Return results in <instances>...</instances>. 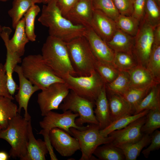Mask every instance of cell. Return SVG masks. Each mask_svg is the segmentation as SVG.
Instances as JSON below:
<instances>
[{
	"instance_id": "1",
	"label": "cell",
	"mask_w": 160,
	"mask_h": 160,
	"mask_svg": "<svg viewBox=\"0 0 160 160\" xmlns=\"http://www.w3.org/2000/svg\"><path fill=\"white\" fill-rule=\"evenodd\" d=\"M57 0H49L43 6L38 21L48 28L49 35L65 42L84 36L87 28L73 24L61 13L57 4Z\"/></svg>"
},
{
	"instance_id": "2",
	"label": "cell",
	"mask_w": 160,
	"mask_h": 160,
	"mask_svg": "<svg viewBox=\"0 0 160 160\" xmlns=\"http://www.w3.org/2000/svg\"><path fill=\"white\" fill-rule=\"evenodd\" d=\"M41 52L44 61L57 76L63 79L68 74L77 76L72 66L65 42L49 36Z\"/></svg>"
},
{
	"instance_id": "3",
	"label": "cell",
	"mask_w": 160,
	"mask_h": 160,
	"mask_svg": "<svg viewBox=\"0 0 160 160\" xmlns=\"http://www.w3.org/2000/svg\"><path fill=\"white\" fill-rule=\"evenodd\" d=\"M20 114L18 113L9 121L7 127L1 130L0 139L5 140L11 146L10 156L23 160L27 153L29 120Z\"/></svg>"
},
{
	"instance_id": "4",
	"label": "cell",
	"mask_w": 160,
	"mask_h": 160,
	"mask_svg": "<svg viewBox=\"0 0 160 160\" xmlns=\"http://www.w3.org/2000/svg\"><path fill=\"white\" fill-rule=\"evenodd\" d=\"M20 65L24 76L32 84L42 90L56 82H65L56 75L46 64L41 55H31L25 57Z\"/></svg>"
},
{
	"instance_id": "5",
	"label": "cell",
	"mask_w": 160,
	"mask_h": 160,
	"mask_svg": "<svg viewBox=\"0 0 160 160\" xmlns=\"http://www.w3.org/2000/svg\"><path fill=\"white\" fill-rule=\"evenodd\" d=\"M71 62L77 76L90 75L95 70L97 59L84 36L65 42Z\"/></svg>"
},
{
	"instance_id": "6",
	"label": "cell",
	"mask_w": 160,
	"mask_h": 160,
	"mask_svg": "<svg viewBox=\"0 0 160 160\" xmlns=\"http://www.w3.org/2000/svg\"><path fill=\"white\" fill-rule=\"evenodd\" d=\"M70 130L79 143L82 153L80 160H95L92 155L96 149L113 140L111 137H104L100 134L98 124H89L82 130L71 127Z\"/></svg>"
},
{
	"instance_id": "7",
	"label": "cell",
	"mask_w": 160,
	"mask_h": 160,
	"mask_svg": "<svg viewBox=\"0 0 160 160\" xmlns=\"http://www.w3.org/2000/svg\"><path fill=\"white\" fill-rule=\"evenodd\" d=\"M63 79L70 90L79 96L95 102L105 85L95 70L88 76H75L68 74Z\"/></svg>"
},
{
	"instance_id": "8",
	"label": "cell",
	"mask_w": 160,
	"mask_h": 160,
	"mask_svg": "<svg viewBox=\"0 0 160 160\" xmlns=\"http://www.w3.org/2000/svg\"><path fill=\"white\" fill-rule=\"evenodd\" d=\"M63 102L59 109L63 112L70 110L79 115L75 121L77 126H83L86 123L98 124L94 113L95 102L79 96L71 90Z\"/></svg>"
},
{
	"instance_id": "9",
	"label": "cell",
	"mask_w": 160,
	"mask_h": 160,
	"mask_svg": "<svg viewBox=\"0 0 160 160\" xmlns=\"http://www.w3.org/2000/svg\"><path fill=\"white\" fill-rule=\"evenodd\" d=\"M79 115L70 110H67L62 113L52 111H49L44 116L43 119L39 123L42 129L39 134L44 137V140H49V131L55 128H58L65 131L71 135L70 130L73 127L79 130L84 129L86 126H79L75 123L76 119Z\"/></svg>"
},
{
	"instance_id": "10",
	"label": "cell",
	"mask_w": 160,
	"mask_h": 160,
	"mask_svg": "<svg viewBox=\"0 0 160 160\" xmlns=\"http://www.w3.org/2000/svg\"><path fill=\"white\" fill-rule=\"evenodd\" d=\"M154 28L143 20L134 37L132 52L138 65L146 68L153 43Z\"/></svg>"
},
{
	"instance_id": "11",
	"label": "cell",
	"mask_w": 160,
	"mask_h": 160,
	"mask_svg": "<svg viewBox=\"0 0 160 160\" xmlns=\"http://www.w3.org/2000/svg\"><path fill=\"white\" fill-rule=\"evenodd\" d=\"M41 90L38 94L37 102L44 116L49 111L59 109L70 89L65 82L53 83Z\"/></svg>"
},
{
	"instance_id": "12",
	"label": "cell",
	"mask_w": 160,
	"mask_h": 160,
	"mask_svg": "<svg viewBox=\"0 0 160 160\" xmlns=\"http://www.w3.org/2000/svg\"><path fill=\"white\" fill-rule=\"evenodd\" d=\"M146 115L136 119L124 127L110 133L108 136L113 138L111 142L113 144L120 148L140 140L143 135L141 129L146 121Z\"/></svg>"
},
{
	"instance_id": "13",
	"label": "cell",
	"mask_w": 160,
	"mask_h": 160,
	"mask_svg": "<svg viewBox=\"0 0 160 160\" xmlns=\"http://www.w3.org/2000/svg\"><path fill=\"white\" fill-rule=\"evenodd\" d=\"M15 29L14 34L10 39L9 36L12 30L9 27H3L0 36L4 43L7 50L21 57L24 55L25 45L29 41L25 33L23 17L18 22Z\"/></svg>"
},
{
	"instance_id": "14",
	"label": "cell",
	"mask_w": 160,
	"mask_h": 160,
	"mask_svg": "<svg viewBox=\"0 0 160 160\" xmlns=\"http://www.w3.org/2000/svg\"><path fill=\"white\" fill-rule=\"evenodd\" d=\"M49 136L52 147L62 156H71L80 150L77 140L63 129L53 128L49 131Z\"/></svg>"
},
{
	"instance_id": "15",
	"label": "cell",
	"mask_w": 160,
	"mask_h": 160,
	"mask_svg": "<svg viewBox=\"0 0 160 160\" xmlns=\"http://www.w3.org/2000/svg\"><path fill=\"white\" fill-rule=\"evenodd\" d=\"M14 71L17 74L19 80L18 92L15 95V100L18 104V113L20 114L22 108L24 110V117L28 120L31 116L28 111L29 100L34 93L40 90L36 86L33 85L24 75L20 66L17 65Z\"/></svg>"
},
{
	"instance_id": "16",
	"label": "cell",
	"mask_w": 160,
	"mask_h": 160,
	"mask_svg": "<svg viewBox=\"0 0 160 160\" xmlns=\"http://www.w3.org/2000/svg\"><path fill=\"white\" fill-rule=\"evenodd\" d=\"M90 27L106 42L111 39L117 29L113 20L102 12L94 9Z\"/></svg>"
},
{
	"instance_id": "17",
	"label": "cell",
	"mask_w": 160,
	"mask_h": 160,
	"mask_svg": "<svg viewBox=\"0 0 160 160\" xmlns=\"http://www.w3.org/2000/svg\"><path fill=\"white\" fill-rule=\"evenodd\" d=\"M84 36L87 39L97 60L112 63L114 52L90 27L87 28Z\"/></svg>"
},
{
	"instance_id": "18",
	"label": "cell",
	"mask_w": 160,
	"mask_h": 160,
	"mask_svg": "<svg viewBox=\"0 0 160 160\" xmlns=\"http://www.w3.org/2000/svg\"><path fill=\"white\" fill-rule=\"evenodd\" d=\"M93 9L92 0H78L64 17L73 24L87 28L91 27Z\"/></svg>"
},
{
	"instance_id": "19",
	"label": "cell",
	"mask_w": 160,
	"mask_h": 160,
	"mask_svg": "<svg viewBox=\"0 0 160 160\" xmlns=\"http://www.w3.org/2000/svg\"><path fill=\"white\" fill-rule=\"evenodd\" d=\"M106 90L110 111V123L123 116L135 114L134 109L122 95L106 89Z\"/></svg>"
},
{
	"instance_id": "20",
	"label": "cell",
	"mask_w": 160,
	"mask_h": 160,
	"mask_svg": "<svg viewBox=\"0 0 160 160\" xmlns=\"http://www.w3.org/2000/svg\"><path fill=\"white\" fill-rule=\"evenodd\" d=\"M48 153L45 141L41 139H36L33 134L31 120L28 121V142L27 153L23 160H45Z\"/></svg>"
},
{
	"instance_id": "21",
	"label": "cell",
	"mask_w": 160,
	"mask_h": 160,
	"mask_svg": "<svg viewBox=\"0 0 160 160\" xmlns=\"http://www.w3.org/2000/svg\"><path fill=\"white\" fill-rule=\"evenodd\" d=\"M95 106L94 114L98 122L100 130H102L110 123V111L105 85L95 101Z\"/></svg>"
},
{
	"instance_id": "22",
	"label": "cell",
	"mask_w": 160,
	"mask_h": 160,
	"mask_svg": "<svg viewBox=\"0 0 160 160\" xmlns=\"http://www.w3.org/2000/svg\"><path fill=\"white\" fill-rule=\"evenodd\" d=\"M128 72L130 87L143 88L159 84L144 66L137 65Z\"/></svg>"
},
{
	"instance_id": "23",
	"label": "cell",
	"mask_w": 160,
	"mask_h": 160,
	"mask_svg": "<svg viewBox=\"0 0 160 160\" xmlns=\"http://www.w3.org/2000/svg\"><path fill=\"white\" fill-rule=\"evenodd\" d=\"M134 37L117 28L111 39L106 42L114 52H132Z\"/></svg>"
},
{
	"instance_id": "24",
	"label": "cell",
	"mask_w": 160,
	"mask_h": 160,
	"mask_svg": "<svg viewBox=\"0 0 160 160\" xmlns=\"http://www.w3.org/2000/svg\"><path fill=\"white\" fill-rule=\"evenodd\" d=\"M12 99L0 97V126L2 129L7 127L9 121L18 113V107Z\"/></svg>"
},
{
	"instance_id": "25",
	"label": "cell",
	"mask_w": 160,
	"mask_h": 160,
	"mask_svg": "<svg viewBox=\"0 0 160 160\" xmlns=\"http://www.w3.org/2000/svg\"><path fill=\"white\" fill-rule=\"evenodd\" d=\"M21 57L7 50L6 58L4 68L7 76V86L9 92L12 96L18 86L13 79V74L15 68L19 63L22 62Z\"/></svg>"
},
{
	"instance_id": "26",
	"label": "cell",
	"mask_w": 160,
	"mask_h": 160,
	"mask_svg": "<svg viewBox=\"0 0 160 160\" xmlns=\"http://www.w3.org/2000/svg\"><path fill=\"white\" fill-rule=\"evenodd\" d=\"M160 110V84L153 86L136 108L135 114L144 110Z\"/></svg>"
},
{
	"instance_id": "27",
	"label": "cell",
	"mask_w": 160,
	"mask_h": 160,
	"mask_svg": "<svg viewBox=\"0 0 160 160\" xmlns=\"http://www.w3.org/2000/svg\"><path fill=\"white\" fill-rule=\"evenodd\" d=\"M93 154L101 160H124L125 157L122 150L111 142L98 146Z\"/></svg>"
},
{
	"instance_id": "28",
	"label": "cell",
	"mask_w": 160,
	"mask_h": 160,
	"mask_svg": "<svg viewBox=\"0 0 160 160\" xmlns=\"http://www.w3.org/2000/svg\"><path fill=\"white\" fill-rule=\"evenodd\" d=\"M149 111L145 110L137 114L127 115L119 118L111 122L104 129L100 130V133L103 137H107L112 132L121 129L138 118L146 115Z\"/></svg>"
},
{
	"instance_id": "29",
	"label": "cell",
	"mask_w": 160,
	"mask_h": 160,
	"mask_svg": "<svg viewBox=\"0 0 160 160\" xmlns=\"http://www.w3.org/2000/svg\"><path fill=\"white\" fill-rule=\"evenodd\" d=\"M151 135L143 134L138 141L120 148L122 151L126 160H136L143 149L151 142Z\"/></svg>"
},
{
	"instance_id": "30",
	"label": "cell",
	"mask_w": 160,
	"mask_h": 160,
	"mask_svg": "<svg viewBox=\"0 0 160 160\" xmlns=\"http://www.w3.org/2000/svg\"><path fill=\"white\" fill-rule=\"evenodd\" d=\"M112 63L119 71L128 72L137 65L132 52H114Z\"/></svg>"
},
{
	"instance_id": "31",
	"label": "cell",
	"mask_w": 160,
	"mask_h": 160,
	"mask_svg": "<svg viewBox=\"0 0 160 160\" xmlns=\"http://www.w3.org/2000/svg\"><path fill=\"white\" fill-rule=\"evenodd\" d=\"M33 4H35L32 0H13L12 7L8 12L12 19L13 28H15L23 16Z\"/></svg>"
},
{
	"instance_id": "32",
	"label": "cell",
	"mask_w": 160,
	"mask_h": 160,
	"mask_svg": "<svg viewBox=\"0 0 160 160\" xmlns=\"http://www.w3.org/2000/svg\"><path fill=\"white\" fill-rule=\"evenodd\" d=\"M114 21L118 28L134 37L138 31L140 23L132 15H119Z\"/></svg>"
},
{
	"instance_id": "33",
	"label": "cell",
	"mask_w": 160,
	"mask_h": 160,
	"mask_svg": "<svg viewBox=\"0 0 160 160\" xmlns=\"http://www.w3.org/2000/svg\"><path fill=\"white\" fill-rule=\"evenodd\" d=\"M146 68L154 80L160 83V44H153Z\"/></svg>"
},
{
	"instance_id": "34",
	"label": "cell",
	"mask_w": 160,
	"mask_h": 160,
	"mask_svg": "<svg viewBox=\"0 0 160 160\" xmlns=\"http://www.w3.org/2000/svg\"><path fill=\"white\" fill-rule=\"evenodd\" d=\"M40 11L39 7L33 4L24 15L25 33L29 41L32 42L36 40V36L35 32V22L36 18Z\"/></svg>"
},
{
	"instance_id": "35",
	"label": "cell",
	"mask_w": 160,
	"mask_h": 160,
	"mask_svg": "<svg viewBox=\"0 0 160 160\" xmlns=\"http://www.w3.org/2000/svg\"><path fill=\"white\" fill-rule=\"evenodd\" d=\"M128 72L119 71L118 76L111 82L105 84L106 89L122 95L130 87Z\"/></svg>"
},
{
	"instance_id": "36",
	"label": "cell",
	"mask_w": 160,
	"mask_h": 160,
	"mask_svg": "<svg viewBox=\"0 0 160 160\" xmlns=\"http://www.w3.org/2000/svg\"><path fill=\"white\" fill-rule=\"evenodd\" d=\"M95 69L105 84L112 81L117 76L119 72L112 63L97 60Z\"/></svg>"
},
{
	"instance_id": "37",
	"label": "cell",
	"mask_w": 160,
	"mask_h": 160,
	"mask_svg": "<svg viewBox=\"0 0 160 160\" xmlns=\"http://www.w3.org/2000/svg\"><path fill=\"white\" fill-rule=\"evenodd\" d=\"M143 20L153 27L160 24V7L155 0H145Z\"/></svg>"
},
{
	"instance_id": "38",
	"label": "cell",
	"mask_w": 160,
	"mask_h": 160,
	"mask_svg": "<svg viewBox=\"0 0 160 160\" xmlns=\"http://www.w3.org/2000/svg\"><path fill=\"white\" fill-rule=\"evenodd\" d=\"M152 86L143 88L129 87L122 96L132 106L135 111L136 108L148 94Z\"/></svg>"
},
{
	"instance_id": "39",
	"label": "cell",
	"mask_w": 160,
	"mask_h": 160,
	"mask_svg": "<svg viewBox=\"0 0 160 160\" xmlns=\"http://www.w3.org/2000/svg\"><path fill=\"white\" fill-rule=\"evenodd\" d=\"M146 116L141 131L143 134L151 135L160 128V110H149Z\"/></svg>"
},
{
	"instance_id": "40",
	"label": "cell",
	"mask_w": 160,
	"mask_h": 160,
	"mask_svg": "<svg viewBox=\"0 0 160 160\" xmlns=\"http://www.w3.org/2000/svg\"><path fill=\"white\" fill-rule=\"evenodd\" d=\"M93 9L99 10L114 20L119 15L113 0H92Z\"/></svg>"
},
{
	"instance_id": "41",
	"label": "cell",
	"mask_w": 160,
	"mask_h": 160,
	"mask_svg": "<svg viewBox=\"0 0 160 160\" xmlns=\"http://www.w3.org/2000/svg\"><path fill=\"white\" fill-rule=\"evenodd\" d=\"M113 1L120 15H132L135 0H113Z\"/></svg>"
},
{
	"instance_id": "42",
	"label": "cell",
	"mask_w": 160,
	"mask_h": 160,
	"mask_svg": "<svg viewBox=\"0 0 160 160\" xmlns=\"http://www.w3.org/2000/svg\"><path fill=\"white\" fill-rule=\"evenodd\" d=\"M151 137L149 146L142 152L146 158H148L151 152L158 150L160 148V131L157 129L151 135Z\"/></svg>"
},
{
	"instance_id": "43",
	"label": "cell",
	"mask_w": 160,
	"mask_h": 160,
	"mask_svg": "<svg viewBox=\"0 0 160 160\" xmlns=\"http://www.w3.org/2000/svg\"><path fill=\"white\" fill-rule=\"evenodd\" d=\"M4 96L14 99L9 93L7 86V76L3 65L0 63V97Z\"/></svg>"
},
{
	"instance_id": "44",
	"label": "cell",
	"mask_w": 160,
	"mask_h": 160,
	"mask_svg": "<svg viewBox=\"0 0 160 160\" xmlns=\"http://www.w3.org/2000/svg\"><path fill=\"white\" fill-rule=\"evenodd\" d=\"M145 0H135L133 12L132 16L140 23L144 18Z\"/></svg>"
},
{
	"instance_id": "45",
	"label": "cell",
	"mask_w": 160,
	"mask_h": 160,
	"mask_svg": "<svg viewBox=\"0 0 160 160\" xmlns=\"http://www.w3.org/2000/svg\"><path fill=\"white\" fill-rule=\"evenodd\" d=\"M78 0H57V4L62 14L65 16L72 8Z\"/></svg>"
},
{
	"instance_id": "46",
	"label": "cell",
	"mask_w": 160,
	"mask_h": 160,
	"mask_svg": "<svg viewBox=\"0 0 160 160\" xmlns=\"http://www.w3.org/2000/svg\"><path fill=\"white\" fill-rule=\"evenodd\" d=\"M153 44H160V24L156 26L153 31Z\"/></svg>"
},
{
	"instance_id": "47",
	"label": "cell",
	"mask_w": 160,
	"mask_h": 160,
	"mask_svg": "<svg viewBox=\"0 0 160 160\" xmlns=\"http://www.w3.org/2000/svg\"><path fill=\"white\" fill-rule=\"evenodd\" d=\"M10 157L9 155L4 151H0V160H8Z\"/></svg>"
},
{
	"instance_id": "48",
	"label": "cell",
	"mask_w": 160,
	"mask_h": 160,
	"mask_svg": "<svg viewBox=\"0 0 160 160\" xmlns=\"http://www.w3.org/2000/svg\"><path fill=\"white\" fill-rule=\"evenodd\" d=\"M35 4L40 3H41V0H32Z\"/></svg>"
},
{
	"instance_id": "49",
	"label": "cell",
	"mask_w": 160,
	"mask_h": 160,
	"mask_svg": "<svg viewBox=\"0 0 160 160\" xmlns=\"http://www.w3.org/2000/svg\"><path fill=\"white\" fill-rule=\"evenodd\" d=\"M41 3L44 4H47L49 0H41Z\"/></svg>"
},
{
	"instance_id": "50",
	"label": "cell",
	"mask_w": 160,
	"mask_h": 160,
	"mask_svg": "<svg viewBox=\"0 0 160 160\" xmlns=\"http://www.w3.org/2000/svg\"><path fill=\"white\" fill-rule=\"evenodd\" d=\"M155 1L156 2L158 6L160 7V0H155Z\"/></svg>"
},
{
	"instance_id": "51",
	"label": "cell",
	"mask_w": 160,
	"mask_h": 160,
	"mask_svg": "<svg viewBox=\"0 0 160 160\" xmlns=\"http://www.w3.org/2000/svg\"><path fill=\"white\" fill-rule=\"evenodd\" d=\"M2 27L1 26V25L0 24V35L2 32Z\"/></svg>"
},
{
	"instance_id": "52",
	"label": "cell",
	"mask_w": 160,
	"mask_h": 160,
	"mask_svg": "<svg viewBox=\"0 0 160 160\" xmlns=\"http://www.w3.org/2000/svg\"><path fill=\"white\" fill-rule=\"evenodd\" d=\"M8 0H0V1L4 2V1H8Z\"/></svg>"
},
{
	"instance_id": "53",
	"label": "cell",
	"mask_w": 160,
	"mask_h": 160,
	"mask_svg": "<svg viewBox=\"0 0 160 160\" xmlns=\"http://www.w3.org/2000/svg\"><path fill=\"white\" fill-rule=\"evenodd\" d=\"M2 130V129L1 127L0 126V132L1 131V130Z\"/></svg>"
}]
</instances>
